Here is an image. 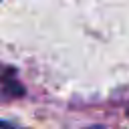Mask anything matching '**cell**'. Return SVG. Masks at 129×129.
Masks as SVG:
<instances>
[{"label": "cell", "mask_w": 129, "mask_h": 129, "mask_svg": "<svg viewBox=\"0 0 129 129\" xmlns=\"http://www.w3.org/2000/svg\"><path fill=\"white\" fill-rule=\"evenodd\" d=\"M91 129H101V127H91Z\"/></svg>", "instance_id": "cell-2"}, {"label": "cell", "mask_w": 129, "mask_h": 129, "mask_svg": "<svg viewBox=\"0 0 129 129\" xmlns=\"http://www.w3.org/2000/svg\"><path fill=\"white\" fill-rule=\"evenodd\" d=\"M0 129H14V127L8 125V123H4V121H0Z\"/></svg>", "instance_id": "cell-1"}]
</instances>
